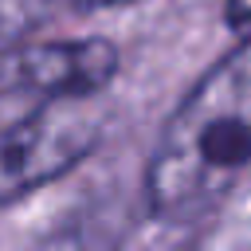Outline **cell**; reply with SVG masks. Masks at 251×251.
Masks as SVG:
<instances>
[{"mask_svg":"<svg viewBox=\"0 0 251 251\" xmlns=\"http://www.w3.org/2000/svg\"><path fill=\"white\" fill-rule=\"evenodd\" d=\"M251 165V39H239L173 110L145 169L149 208L188 220Z\"/></svg>","mask_w":251,"mask_h":251,"instance_id":"obj_1","label":"cell"},{"mask_svg":"<svg viewBox=\"0 0 251 251\" xmlns=\"http://www.w3.org/2000/svg\"><path fill=\"white\" fill-rule=\"evenodd\" d=\"M98 141L90 98H43L39 110L0 129V204H16L71 173Z\"/></svg>","mask_w":251,"mask_h":251,"instance_id":"obj_2","label":"cell"},{"mask_svg":"<svg viewBox=\"0 0 251 251\" xmlns=\"http://www.w3.org/2000/svg\"><path fill=\"white\" fill-rule=\"evenodd\" d=\"M118 51L106 39L39 43L12 59V82L39 98H94L110 86Z\"/></svg>","mask_w":251,"mask_h":251,"instance_id":"obj_3","label":"cell"},{"mask_svg":"<svg viewBox=\"0 0 251 251\" xmlns=\"http://www.w3.org/2000/svg\"><path fill=\"white\" fill-rule=\"evenodd\" d=\"M227 24L239 39H251V0H227Z\"/></svg>","mask_w":251,"mask_h":251,"instance_id":"obj_4","label":"cell"},{"mask_svg":"<svg viewBox=\"0 0 251 251\" xmlns=\"http://www.w3.org/2000/svg\"><path fill=\"white\" fill-rule=\"evenodd\" d=\"M67 4H78V8H110V4H133V0H67Z\"/></svg>","mask_w":251,"mask_h":251,"instance_id":"obj_5","label":"cell"}]
</instances>
